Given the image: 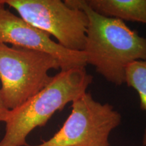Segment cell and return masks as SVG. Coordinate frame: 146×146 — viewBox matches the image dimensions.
Wrapping results in <instances>:
<instances>
[{"label":"cell","mask_w":146,"mask_h":146,"mask_svg":"<svg viewBox=\"0 0 146 146\" xmlns=\"http://www.w3.org/2000/svg\"><path fill=\"white\" fill-rule=\"evenodd\" d=\"M72 8L81 9L88 18L83 52L87 64L116 85L125 83L127 66L146 60V39L127 27L124 21L97 13L85 0H66Z\"/></svg>","instance_id":"6da1fadb"},{"label":"cell","mask_w":146,"mask_h":146,"mask_svg":"<svg viewBox=\"0 0 146 146\" xmlns=\"http://www.w3.org/2000/svg\"><path fill=\"white\" fill-rule=\"evenodd\" d=\"M93 77L85 68L61 70L50 83L25 103L10 110L5 132L0 146H28L27 137L37 127H44L55 112L62 111L87 92Z\"/></svg>","instance_id":"7a4b0ae2"},{"label":"cell","mask_w":146,"mask_h":146,"mask_svg":"<svg viewBox=\"0 0 146 146\" xmlns=\"http://www.w3.org/2000/svg\"><path fill=\"white\" fill-rule=\"evenodd\" d=\"M53 69L60 66L50 55L0 43V93L7 108L20 106L46 87Z\"/></svg>","instance_id":"3957f363"},{"label":"cell","mask_w":146,"mask_h":146,"mask_svg":"<svg viewBox=\"0 0 146 146\" xmlns=\"http://www.w3.org/2000/svg\"><path fill=\"white\" fill-rule=\"evenodd\" d=\"M121 119L112 105L86 92L72 102L70 114L52 138L31 146H110V135Z\"/></svg>","instance_id":"277c9868"},{"label":"cell","mask_w":146,"mask_h":146,"mask_svg":"<svg viewBox=\"0 0 146 146\" xmlns=\"http://www.w3.org/2000/svg\"><path fill=\"white\" fill-rule=\"evenodd\" d=\"M14 8L20 17L36 28L54 36L68 50H84L88 18L81 9L60 0H0Z\"/></svg>","instance_id":"5b68a950"},{"label":"cell","mask_w":146,"mask_h":146,"mask_svg":"<svg viewBox=\"0 0 146 146\" xmlns=\"http://www.w3.org/2000/svg\"><path fill=\"white\" fill-rule=\"evenodd\" d=\"M0 43H10L29 50L47 54L56 58L61 70L85 68L86 55L83 51H72L53 41L50 35L24 21L5 8L0 1Z\"/></svg>","instance_id":"8992f818"},{"label":"cell","mask_w":146,"mask_h":146,"mask_svg":"<svg viewBox=\"0 0 146 146\" xmlns=\"http://www.w3.org/2000/svg\"><path fill=\"white\" fill-rule=\"evenodd\" d=\"M85 2L102 16L146 25V0H85Z\"/></svg>","instance_id":"52a82bcc"},{"label":"cell","mask_w":146,"mask_h":146,"mask_svg":"<svg viewBox=\"0 0 146 146\" xmlns=\"http://www.w3.org/2000/svg\"><path fill=\"white\" fill-rule=\"evenodd\" d=\"M125 83L137 91L140 99L141 109L146 112V60H137L127 66ZM142 144L146 146V127Z\"/></svg>","instance_id":"ba28073f"},{"label":"cell","mask_w":146,"mask_h":146,"mask_svg":"<svg viewBox=\"0 0 146 146\" xmlns=\"http://www.w3.org/2000/svg\"><path fill=\"white\" fill-rule=\"evenodd\" d=\"M10 110L7 108L1 98V93H0V122H5L8 118Z\"/></svg>","instance_id":"9c48e42d"}]
</instances>
